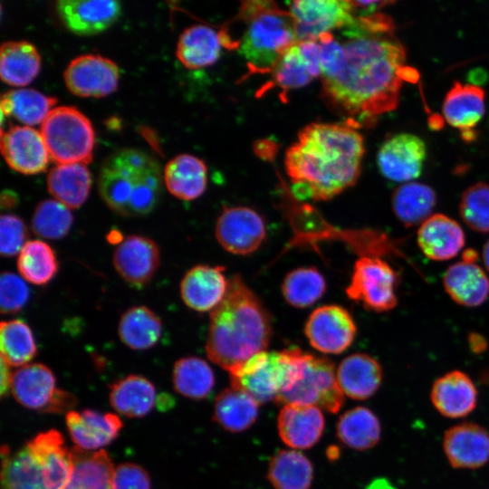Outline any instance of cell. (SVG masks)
Here are the masks:
<instances>
[{
	"mask_svg": "<svg viewBox=\"0 0 489 489\" xmlns=\"http://www.w3.org/2000/svg\"><path fill=\"white\" fill-rule=\"evenodd\" d=\"M341 34L344 62L334 76L321 80V96L345 123L370 127L398 107L404 82L417 73L406 64L405 48L392 33L352 25Z\"/></svg>",
	"mask_w": 489,
	"mask_h": 489,
	"instance_id": "6da1fadb",
	"label": "cell"
},
{
	"mask_svg": "<svg viewBox=\"0 0 489 489\" xmlns=\"http://www.w3.org/2000/svg\"><path fill=\"white\" fill-rule=\"evenodd\" d=\"M364 152L362 135L345 122L306 125L285 152L292 192L302 199L333 198L355 185Z\"/></svg>",
	"mask_w": 489,
	"mask_h": 489,
	"instance_id": "7a4b0ae2",
	"label": "cell"
},
{
	"mask_svg": "<svg viewBox=\"0 0 489 489\" xmlns=\"http://www.w3.org/2000/svg\"><path fill=\"white\" fill-rule=\"evenodd\" d=\"M272 334L268 311L242 277L233 275L225 298L210 313L208 359L230 372L266 350Z\"/></svg>",
	"mask_w": 489,
	"mask_h": 489,
	"instance_id": "3957f363",
	"label": "cell"
},
{
	"mask_svg": "<svg viewBox=\"0 0 489 489\" xmlns=\"http://www.w3.org/2000/svg\"><path fill=\"white\" fill-rule=\"evenodd\" d=\"M161 170L148 153L131 148L111 153L102 163L98 189L107 206L124 216L150 213L162 193Z\"/></svg>",
	"mask_w": 489,
	"mask_h": 489,
	"instance_id": "277c9868",
	"label": "cell"
},
{
	"mask_svg": "<svg viewBox=\"0 0 489 489\" xmlns=\"http://www.w3.org/2000/svg\"><path fill=\"white\" fill-rule=\"evenodd\" d=\"M1 454L3 489H63L70 481L71 449L55 429L37 434L13 455L3 446Z\"/></svg>",
	"mask_w": 489,
	"mask_h": 489,
	"instance_id": "5b68a950",
	"label": "cell"
},
{
	"mask_svg": "<svg viewBox=\"0 0 489 489\" xmlns=\"http://www.w3.org/2000/svg\"><path fill=\"white\" fill-rule=\"evenodd\" d=\"M238 14L244 25L240 53L252 72H271L283 53L298 42L292 14L269 0L243 2Z\"/></svg>",
	"mask_w": 489,
	"mask_h": 489,
	"instance_id": "8992f818",
	"label": "cell"
},
{
	"mask_svg": "<svg viewBox=\"0 0 489 489\" xmlns=\"http://www.w3.org/2000/svg\"><path fill=\"white\" fill-rule=\"evenodd\" d=\"M291 352L293 360L291 378L275 402L283 406H315L327 412L337 413L344 403V394L331 360L303 352L298 348H292Z\"/></svg>",
	"mask_w": 489,
	"mask_h": 489,
	"instance_id": "52a82bcc",
	"label": "cell"
},
{
	"mask_svg": "<svg viewBox=\"0 0 489 489\" xmlns=\"http://www.w3.org/2000/svg\"><path fill=\"white\" fill-rule=\"evenodd\" d=\"M50 158L57 164L90 163L95 135L90 120L72 106L53 108L41 124Z\"/></svg>",
	"mask_w": 489,
	"mask_h": 489,
	"instance_id": "ba28073f",
	"label": "cell"
},
{
	"mask_svg": "<svg viewBox=\"0 0 489 489\" xmlns=\"http://www.w3.org/2000/svg\"><path fill=\"white\" fill-rule=\"evenodd\" d=\"M292 367L289 349L264 350L229 372L231 387L244 390L259 405L275 401L289 382Z\"/></svg>",
	"mask_w": 489,
	"mask_h": 489,
	"instance_id": "9c48e42d",
	"label": "cell"
},
{
	"mask_svg": "<svg viewBox=\"0 0 489 489\" xmlns=\"http://www.w3.org/2000/svg\"><path fill=\"white\" fill-rule=\"evenodd\" d=\"M398 272L386 261L375 256H361L353 267L347 296L368 311L384 312L398 304Z\"/></svg>",
	"mask_w": 489,
	"mask_h": 489,
	"instance_id": "30bf717a",
	"label": "cell"
},
{
	"mask_svg": "<svg viewBox=\"0 0 489 489\" xmlns=\"http://www.w3.org/2000/svg\"><path fill=\"white\" fill-rule=\"evenodd\" d=\"M288 10L298 42L317 41L321 34L348 28L356 20L351 1L297 0L290 3Z\"/></svg>",
	"mask_w": 489,
	"mask_h": 489,
	"instance_id": "8fae6325",
	"label": "cell"
},
{
	"mask_svg": "<svg viewBox=\"0 0 489 489\" xmlns=\"http://www.w3.org/2000/svg\"><path fill=\"white\" fill-rule=\"evenodd\" d=\"M219 244L228 253L248 255L255 252L266 236L263 216L248 206H224L215 229Z\"/></svg>",
	"mask_w": 489,
	"mask_h": 489,
	"instance_id": "7c38bea8",
	"label": "cell"
},
{
	"mask_svg": "<svg viewBox=\"0 0 489 489\" xmlns=\"http://www.w3.org/2000/svg\"><path fill=\"white\" fill-rule=\"evenodd\" d=\"M304 333L315 350L325 354H340L353 342L357 326L349 311L330 304L320 306L310 314Z\"/></svg>",
	"mask_w": 489,
	"mask_h": 489,
	"instance_id": "4fadbf2b",
	"label": "cell"
},
{
	"mask_svg": "<svg viewBox=\"0 0 489 489\" xmlns=\"http://www.w3.org/2000/svg\"><path fill=\"white\" fill-rule=\"evenodd\" d=\"M63 77L72 93L81 97L101 98L117 89L120 70L110 59L97 53H87L72 59Z\"/></svg>",
	"mask_w": 489,
	"mask_h": 489,
	"instance_id": "5bb4252c",
	"label": "cell"
},
{
	"mask_svg": "<svg viewBox=\"0 0 489 489\" xmlns=\"http://www.w3.org/2000/svg\"><path fill=\"white\" fill-rule=\"evenodd\" d=\"M426 157L427 148L421 138L399 133L383 142L377 155V164L386 178L408 183L421 175Z\"/></svg>",
	"mask_w": 489,
	"mask_h": 489,
	"instance_id": "9a60e30c",
	"label": "cell"
},
{
	"mask_svg": "<svg viewBox=\"0 0 489 489\" xmlns=\"http://www.w3.org/2000/svg\"><path fill=\"white\" fill-rule=\"evenodd\" d=\"M0 148L14 170L33 175L46 170L50 155L40 131L30 126L10 125L1 131Z\"/></svg>",
	"mask_w": 489,
	"mask_h": 489,
	"instance_id": "2e32d148",
	"label": "cell"
},
{
	"mask_svg": "<svg viewBox=\"0 0 489 489\" xmlns=\"http://www.w3.org/2000/svg\"><path fill=\"white\" fill-rule=\"evenodd\" d=\"M112 260L116 271L126 283L142 288L155 275L160 263V254L152 239L131 235L118 244Z\"/></svg>",
	"mask_w": 489,
	"mask_h": 489,
	"instance_id": "e0dca14e",
	"label": "cell"
},
{
	"mask_svg": "<svg viewBox=\"0 0 489 489\" xmlns=\"http://www.w3.org/2000/svg\"><path fill=\"white\" fill-rule=\"evenodd\" d=\"M271 72L273 84L284 92L308 85L321 75L319 43L297 42L283 53Z\"/></svg>",
	"mask_w": 489,
	"mask_h": 489,
	"instance_id": "ac0fdd59",
	"label": "cell"
},
{
	"mask_svg": "<svg viewBox=\"0 0 489 489\" xmlns=\"http://www.w3.org/2000/svg\"><path fill=\"white\" fill-rule=\"evenodd\" d=\"M55 8L64 25L80 35L106 30L121 13L120 2L114 0H60Z\"/></svg>",
	"mask_w": 489,
	"mask_h": 489,
	"instance_id": "d6986e66",
	"label": "cell"
},
{
	"mask_svg": "<svg viewBox=\"0 0 489 489\" xmlns=\"http://www.w3.org/2000/svg\"><path fill=\"white\" fill-rule=\"evenodd\" d=\"M225 267L197 264L189 269L180 283L183 302L190 309L204 312H212L225 298L229 279Z\"/></svg>",
	"mask_w": 489,
	"mask_h": 489,
	"instance_id": "ffe728a7",
	"label": "cell"
},
{
	"mask_svg": "<svg viewBox=\"0 0 489 489\" xmlns=\"http://www.w3.org/2000/svg\"><path fill=\"white\" fill-rule=\"evenodd\" d=\"M443 448L454 468L482 467L489 461V432L475 423L455 425L446 431Z\"/></svg>",
	"mask_w": 489,
	"mask_h": 489,
	"instance_id": "44dd1931",
	"label": "cell"
},
{
	"mask_svg": "<svg viewBox=\"0 0 489 489\" xmlns=\"http://www.w3.org/2000/svg\"><path fill=\"white\" fill-rule=\"evenodd\" d=\"M485 111V91L474 84L455 82L446 92L442 113L446 121L457 129L464 140L475 138V128Z\"/></svg>",
	"mask_w": 489,
	"mask_h": 489,
	"instance_id": "7402d4cb",
	"label": "cell"
},
{
	"mask_svg": "<svg viewBox=\"0 0 489 489\" xmlns=\"http://www.w3.org/2000/svg\"><path fill=\"white\" fill-rule=\"evenodd\" d=\"M60 388L50 368L42 363H29L13 373L11 392L24 408L50 413Z\"/></svg>",
	"mask_w": 489,
	"mask_h": 489,
	"instance_id": "603a6c76",
	"label": "cell"
},
{
	"mask_svg": "<svg viewBox=\"0 0 489 489\" xmlns=\"http://www.w3.org/2000/svg\"><path fill=\"white\" fill-rule=\"evenodd\" d=\"M65 419L75 446L86 451H97L108 446L116 439L123 427L118 415L93 409L71 410Z\"/></svg>",
	"mask_w": 489,
	"mask_h": 489,
	"instance_id": "cb8c5ba5",
	"label": "cell"
},
{
	"mask_svg": "<svg viewBox=\"0 0 489 489\" xmlns=\"http://www.w3.org/2000/svg\"><path fill=\"white\" fill-rule=\"evenodd\" d=\"M278 432L283 442L295 449H308L321 438L325 421L315 406L287 404L278 415Z\"/></svg>",
	"mask_w": 489,
	"mask_h": 489,
	"instance_id": "d4e9b609",
	"label": "cell"
},
{
	"mask_svg": "<svg viewBox=\"0 0 489 489\" xmlns=\"http://www.w3.org/2000/svg\"><path fill=\"white\" fill-rule=\"evenodd\" d=\"M417 241L427 258L433 261H446L454 258L462 250L465 235L455 219L444 214H434L420 225Z\"/></svg>",
	"mask_w": 489,
	"mask_h": 489,
	"instance_id": "484cf974",
	"label": "cell"
},
{
	"mask_svg": "<svg viewBox=\"0 0 489 489\" xmlns=\"http://www.w3.org/2000/svg\"><path fill=\"white\" fill-rule=\"evenodd\" d=\"M430 398L441 415L459 418L475 408L477 389L467 374L461 370H452L434 382Z\"/></svg>",
	"mask_w": 489,
	"mask_h": 489,
	"instance_id": "4316f807",
	"label": "cell"
},
{
	"mask_svg": "<svg viewBox=\"0 0 489 489\" xmlns=\"http://www.w3.org/2000/svg\"><path fill=\"white\" fill-rule=\"evenodd\" d=\"M336 375L345 396L356 400H365L377 392L383 373L376 359L365 353H354L341 360Z\"/></svg>",
	"mask_w": 489,
	"mask_h": 489,
	"instance_id": "83f0119b",
	"label": "cell"
},
{
	"mask_svg": "<svg viewBox=\"0 0 489 489\" xmlns=\"http://www.w3.org/2000/svg\"><path fill=\"white\" fill-rule=\"evenodd\" d=\"M443 286L455 302L465 307L480 306L489 296V278L475 263L451 264L443 275Z\"/></svg>",
	"mask_w": 489,
	"mask_h": 489,
	"instance_id": "f1b7e54d",
	"label": "cell"
},
{
	"mask_svg": "<svg viewBox=\"0 0 489 489\" xmlns=\"http://www.w3.org/2000/svg\"><path fill=\"white\" fill-rule=\"evenodd\" d=\"M224 46L220 31L206 24H194L179 35L176 55L188 69H200L214 64Z\"/></svg>",
	"mask_w": 489,
	"mask_h": 489,
	"instance_id": "f546056e",
	"label": "cell"
},
{
	"mask_svg": "<svg viewBox=\"0 0 489 489\" xmlns=\"http://www.w3.org/2000/svg\"><path fill=\"white\" fill-rule=\"evenodd\" d=\"M163 179L171 195L182 200H194L206 188L207 168L196 156L179 154L166 165Z\"/></svg>",
	"mask_w": 489,
	"mask_h": 489,
	"instance_id": "4dcf8cb0",
	"label": "cell"
},
{
	"mask_svg": "<svg viewBox=\"0 0 489 489\" xmlns=\"http://www.w3.org/2000/svg\"><path fill=\"white\" fill-rule=\"evenodd\" d=\"M110 403L119 414L128 417L148 415L157 402L152 382L140 375H129L110 386Z\"/></svg>",
	"mask_w": 489,
	"mask_h": 489,
	"instance_id": "1f68e13d",
	"label": "cell"
},
{
	"mask_svg": "<svg viewBox=\"0 0 489 489\" xmlns=\"http://www.w3.org/2000/svg\"><path fill=\"white\" fill-rule=\"evenodd\" d=\"M91 187V175L82 163L57 164L47 176L49 193L71 209L86 201Z\"/></svg>",
	"mask_w": 489,
	"mask_h": 489,
	"instance_id": "d6a6232c",
	"label": "cell"
},
{
	"mask_svg": "<svg viewBox=\"0 0 489 489\" xmlns=\"http://www.w3.org/2000/svg\"><path fill=\"white\" fill-rule=\"evenodd\" d=\"M41 56L27 41H8L0 48V76L11 86H24L39 73Z\"/></svg>",
	"mask_w": 489,
	"mask_h": 489,
	"instance_id": "836d02e7",
	"label": "cell"
},
{
	"mask_svg": "<svg viewBox=\"0 0 489 489\" xmlns=\"http://www.w3.org/2000/svg\"><path fill=\"white\" fill-rule=\"evenodd\" d=\"M258 405L244 390L227 388L222 390L215 400L213 419L229 432H242L256 421Z\"/></svg>",
	"mask_w": 489,
	"mask_h": 489,
	"instance_id": "e575fe53",
	"label": "cell"
},
{
	"mask_svg": "<svg viewBox=\"0 0 489 489\" xmlns=\"http://www.w3.org/2000/svg\"><path fill=\"white\" fill-rule=\"evenodd\" d=\"M71 455L72 483L81 489H113L115 468L105 450L86 451L74 446Z\"/></svg>",
	"mask_w": 489,
	"mask_h": 489,
	"instance_id": "d590c367",
	"label": "cell"
},
{
	"mask_svg": "<svg viewBox=\"0 0 489 489\" xmlns=\"http://www.w3.org/2000/svg\"><path fill=\"white\" fill-rule=\"evenodd\" d=\"M118 332L121 341L129 348L143 350L152 348L162 332L161 319L149 308L133 306L122 313Z\"/></svg>",
	"mask_w": 489,
	"mask_h": 489,
	"instance_id": "8d00e7d4",
	"label": "cell"
},
{
	"mask_svg": "<svg viewBox=\"0 0 489 489\" xmlns=\"http://www.w3.org/2000/svg\"><path fill=\"white\" fill-rule=\"evenodd\" d=\"M436 204L433 188L418 182H408L392 194V209L398 219L407 227L422 224L432 216Z\"/></svg>",
	"mask_w": 489,
	"mask_h": 489,
	"instance_id": "74e56055",
	"label": "cell"
},
{
	"mask_svg": "<svg viewBox=\"0 0 489 489\" xmlns=\"http://www.w3.org/2000/svg\"><path fill=\"white\" fill-rule=\"evenodd\" d=\"M381 435L380 423L369 408L357 407L340 416L337 424V436L346 446L367 450L375 446Z\"/></svg>",
	"mask_w": 489,
	"mask_h": 489,
	"instance_id": "f35d334b",
	"label": "cell"
},
{
	"mask_svg": "<svg viewBox=\"0 0 489 489\" xmlns=\"http://www.w3.org/2000/svg\"><path fill=\"white\" fill-rule=\"evenodd\" d=\"M267 478L275 489H309L312 464L298 451L281 450L269 462Z\"/></svg>",
	"mask_w": 489,
	"mask_h": 489,
	"instance_id": "ab89813d",
	"label": "cell"
},
{
	"mask_svg": "<svg viewBox=\"0 0 489 489\" xmlns=\"http://www.w3.org/2000/svg\"><path fill=\"white\" fill-rule=\"evenodd\" d=\"M57 99L32 88L13 89L1 97L3 116H14L19 121L29 125L43 123Z\"/></svg>",
	"mask_w": 489,
	"mask_h": 489,
	"instance_id": "60d3db41",
	"label": "cell"
},
{
	"mask_svg": "<svg viewBox=\"0 0 489 489\" xmlns=\"http://www.w3.org/2000/svg\"><path fill=\"white\" fill-rule=\"evenodd\" d=\"M175 390L191 399H204L215 386V375L208 363L201 358L188 356L177 360L173 368Z\"/></svg>",
	"mask_w": 489,
	"mask_h": 489,
	"instance_id": "b9f144b4",
	"label": "cell"
},
{
	"mask_svg": "<svg viewBox=\"0 0 489 489\" xmlns=\"http://www.w3.org/2000/svg\"><path fill=\"white\" fill-rule=\"evenodd\" d=\"M16 264L21 276L36 285L50 283L59 269L53 247L38 239L27 241L18 254Z\"/></svg>",
	"mask_w": 489,
	"mask_h": 489,
	"instance_id": "7bdbcfd3",
	"label": "cell"
},
{
	"mask_svg": "<svg viewBox=\"0 0 489 489\" xmlns=\"http://www.w3.org/2000/svg\"><path fill=\"white\" fill-rule=\"evenodd\" d=\"M326 288L324 276L313 266L290 271L282 283L284 300L296 308L312 306L322 297Z\"/></svg>",
	"mask_w": 489,
	"mask_h": 489,
	"instance_id": "ee69618b",
	"label": "cell"
},
{
	"mask_svg": "<svg viewBox=\"0 0 489 489\" xmlns=\"http://www.w3.org/2000/svg\"><path fill=\"white\" fill-rule=\"evenodd\" d=\"M1 359L10 367L29 364L37 346L29 325L22 320L3 321L0 324Z\"/></svg>",
	"mask_w": 489,
	"mask_h": 489,
	"instance_id": "f6af8a7d",
	"label": "cell"
},
{
	"mask_svg": "<svg viewBox=\"0 0 489 489\" xmlns=\"http://www.w3.org/2000/svg\"><path fill=\"white\" fill-rule=\"evenodd\" d=\"M73 216L70 208L55 199L40 202L32 216L33 232L43 238L61 239L71 230Z\"/></svg>",
	"mask_w": 489,
	"mask_h": 489,
	"instance_id": "bcb514c9",
	"label": "cell"
},
{
	"mask_svg": "<svg viewBox=\"0 0 489 489\" xmlns=\"http://www.w3.org/2000/svg\"><path fill=\"white\" fill-rule=\"evenodd\" d=\"M459 214L473 231L489 233V184L477 182L467 187L460 199Z\"/></svg>",
	"mask_w": 489,
	"mask_h": 489,
	"instance_id": "7dc6e473",
	"label": "cell"
},
{
	"mask_svg": "<svg viewBox=\"0 0 489 489\" xmlns=\"http://www.w3.org/2000/svg\"><path fill=\"white\" fill-rule=\"evenodd\" d=\"M30 290L25 280L14 273L4 272L0 277V309L4 314L15 313L27 303Z\"/></svg>",
	"mask_w": 489,
	"mask_h": 489,
	"instance_id": "c3c4849f",
	"label": "cell"
},
{
	"mask_svg": "<svg viewBox=\"0 0 489 489\" xmlns=\"http://www.w3.org/2000/svg\"><path fill=\"white\" fill-rule=\"evenodd\" d=\"M27 237V227L19 216L13 214L1 216L0 253L3 256L11 257L20 253Z\"/></svg>",
	"mask_w": 489,
	"mask_h": 489,
	"instance_id": "681fc988",
	"label": "cell"
},
{
	"mask_svg": "<svg viewBox=\"0 0 489 489\" xmlns=\"http://www.w3.org/2000/svg\"><path fill=\"white\" fill-rule=\"evenodd\" d=\"M113 489H150L147 471L133 463L119 465L114 471Z\"/></svg>",
	"mask_w": 489,
	"mask_h": 489,
	"instance_id": "f907efd6",
	"label": "cell"
},
{
	"mask_svg": "<svg viewBox=\"0 0 489 489\" xmlns=\"http://www.w3.org/2000/svg\"><path fill=\"white\" fill-rule=\"evenodd\" d=\"M355 14L359 15L376 14L388 5H392L393 1H351Z\"/></svg>",
	"mask_w": 489,
	"mask_h": 489,
	"instance_id": "816d5d0a",
	"label": "cell"
},
{
	"mask_svg": "<svg viewBox=\"0 0 489 489\" xmlns=\"http://www.w3.org/2000/svg\"><path fill=\"white\" fill-rule=\"evenodd\" d=\"M13 373L10 371V366L1 359V387L0 393L4 397L9 390L11 391Z\"/></svg>",
	"mask_w": 489,
	"mask_h": 489,
	"instance_id": "f5cc1de1",
	"label": "cell"
},
{
	"mask_svg": "<svg viewBox=\"0 0 489 489\" xmlns=\"http://www.w3.org/2000/svg\"><path fill=\"white\" fill-rule=\"evenodd\" d=\"M467 342L470 350L476 354L484 352L487 348L485 338L476 332H472L468 335Z\"/></svg>",
	"mask_w": 489,
	"mask_h": 489,
	"instance_id": "db71d44e",
	"label": "cell"
},
{
	"mask_svg": "<svg viewBox=\"0 0 489 489\" xmlns=\"http://www.w3.org/2000/svg\"><path fill=\"white\" fill-rule=\"evenodd\" d=\"M366 489H397L387 479L378 478L371 482Z\"/></svg>",
	"mask_w": 489,
	"mask_h": 489,
	"instance_id": "11a10c76",
	"label": "cell"
},
{
	"mask_svg": "<svg viewBox=\"0 0 489 489\" xmlns=\"http://www.w3.org/2000/svg\"><path fill=\"white\" fill-rule=\"evenodd\" d=\"M2 206L11 207L16 203V196L10 191H5L1 197Z\"/></svg>",
	"mask_w": 489,
	"mask_h": 489,
	"instance_id": "9f6ffc18",
	"label": "cell"
},
{
	"mask_svg": "<svg viewBox=\"0 0 489 489\" xmlns=\"http://www.w3.org/2000/svg\"><path fill=\"white\" fill-rule=\"evenodd\" d=\"M462 258H463L462 261H465L467 263H475V261L478 258V254L476 251H475L472 248H469L464 251Z\"/></svg>",
	"mask_w": 489,
	"mask_h": 489,
	"instance_id": "6f0895ef",
	"label": "cell"
},
{
	"mask_svg": "<svg viewBox=\"0 0 489 489\" xmlns=\"http://www.w3.org/2000/svg\"><path fill=\"white\" fill-rule=\"evenodd\" d=\"M484 264L486 270L489 272V240L484 244L482 252Z\"/></svg>",
	"mask_w": 489,
	"mask_h": 489,
	"instance_id": "680465c9",
	"label": "cell"
},
{
	"mask_svg": "<svg viewBox=\"0 0 489 489\" xmlns=\"http://www.w3.org/2000/svg\"><path fill=\"white\" fill-rule=\"evenodd\" d=\"M63 489H81L79 486L72 483L71 481L68 482V484L64 486Z\"/></svg>",
	"mask_w": 489,
	"mask_h": 489,
	"instance_id": "91938a15",
	"label": "cell"
}]
</instances>
